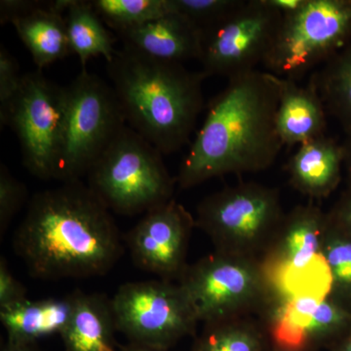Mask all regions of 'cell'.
<instances>
[{
  "mask_svg": "<svg viewBox=\"0 0 351 351\" xmlns=\"http://www.w3.org/2000/svg\"><path fill=\"white\" fill-rule=\"evenodd\" d=\"M13 248L29 276L43 280L105 276L123 254L110 210L82 181L32 196Z\"/></svg>",
  "mask_w": 351,
  "mask_h": 351,
  "instance_id": "6da1fadb",
  "label": "cell"
},
{
  "mask_svg": "<svg viewBox=\"0 0 351 351\" xmlns=\"http://www.w3.org/2000/svg\"><path fill=\"white\" fill-rule=\"evenodd\" d=\"M278 89L258 69L228 80L212 99L176 178L182 189L228 174L267 170L283 147L276 129Z\"/></svg>",
  "mask_w": 351,
  "mask_h": 351,
  "instance_id": "7a4b0ae2",
  "label": "cell"
},
{
  "mask_svg": "<svg viewBox=\"0 0 351 351\" xmlns=\"http://www.w3.org/2000/svg\"><path fill=\"white\" fill-rule=\"evenodd\" d=\"M107 71L130 128L163 156L189 144L204 108L202 71L126 47L117 50Z\"/></svg>",
  "mask_w": 351,
  "mask_h": 351,
  "instance_id": "3957f363",
  "label": "cell"
},
{
  "mask_svg": "<svg viewBox=\"0 0 351 351\" xmlns=\"http://www.w3.org/2000/svg\"><path fill=\"white\" fill-rule=\"evenodd\" d=\"M163 154L125 125L87 174L88 186L110 211L147 213L174 199L176 179Z\"/></svg>",
  "mask_w": 351,
  "mask_h": 351,
  "instance_id": "277c9868",
  "label": "cell"
},
{
  "mask_svg": "<svg viewBox=\"0 0 351 351\" xmlns=\"http://www.w3.org/2000/svg\"><path fill=\"white\" fill-rule=\"evenodd\" d=\"M284 215L278 189L242 182L201 201L195 228L209 237L215 252L261 260Z\"/></svg>",
  "mask_w": 351,
  "mask_h": 351,
  "instance_id": "5b68a950",
  "label": "cell"
},
{
  "mask_svg": "<svg viewBox=\"0 0 351 351\" xmlns=\"http://www.w3.org/2000/svg\"><path fill=\"white\" fill-rule=\"evenodd\" d=\"M178 282L202 324L262 316L277 294L260 258L219 252L189 265Z\"/></svg>",
  "mask_w": 351,
  "mask_h": 351,
  "instance_id": "8992f818",
  "label": "cell"
},
{
  "mask_svg": "<svg viewBox=\"0 0 351 351\" xmlns=\"http://www.w3.org/2000/svg\"><path fill=\"white\" fill-rule=\"evenodd\" d=\"M68 108L55 180L80 181L126 125L112 86L83 69L68 85Z\"/></svg>",
  "mask_w": 351,
  "mask_h": 351,
  "instance_id": "52a82bcc",
  "label": "cell"
},
{
  "mask_svg": "<svg viewBox=\"0 0 351 351\" xmlns=\"http://www.w3.org/2000/svg\"><path fill=\"white\" fill-rule=\"evenodd\" d=\"M350 43L351 0H306L283 16L263 64L267 73L297 82Z\"/></svg>",
  "mask_w": 351,
  "mask_h": 351,
  "instance_id": "ba28073f",
  "label": "cell"
},
{
  "mask_svg": "<svg viewBox=\"0 0 351 351\" xmlns=\"http://www.w3.org/2000/svg\"><path fill=\"white\" fill-rule=\"evenodd\" d=\"M117 331L131 343L169 350L195 336L199 321L184 288L176 281H136L120 286L110 300Z\"/></svg>",
  "mask_w": 351,
  "mask_h": 351,
  "instance_id": "9c48e42d",
  "label": "cell"
},
{
  "mask_svg": "<svg viewBox=\"0 0 351 351\" xmlns=\"http://www.w3.org/2000/svg\"><path fill=\"white\" fill-rule=\"evenodd\" d=\"M327 212L313 202L285 213L262 263L277 294L329 293V276L322 258Z\"/></svg>",
  "mask_w": 351,
  "mask_h": 351,
  "instance_id": "30bf717a",
  "label": "cell"
},
{
  "mask_svg": "<svg viewBox=\"0 0 351 351\" xmlns=\"http://www.w3.org/2000/svg\"><path fill=\"white\" fill-rule=\"evenodd\" d=\"M68 100V87L40 69L25 73L3 124L17 135L25 169L44 181L56 176Z\"/></svg>",
  "mask_w": 351,
  "mask_h": 351,
  "instance_id": "8fae6325",
  "label": "cell"
},
{
  "mask_svg": "<svg viewBox=\"0 0 351 351\" xmlns=\"http://www.w3.org/2000/svg\"><path fill=\"white\" fill-rule=\"evenodd\" d=\"M282 18L263 0H243L225 19L202 32L201 71L206 77L230 80L256 71L271 49Z\"/></svg>",
  "mask_w": 351,
  "mask_h": 351,
  "instance_id": "7c38bea8",
  "label": "cell"
},
{
  "mask_svg": "<svg viewBox=\"0 0 351 351\" xmlns=\"http://www.w3.org/2000/svg\"><path fill=\"white\" fill-rule=\"evenodd\" d=\"M261 317L272 345L292 350H328L351 327V309L329 293L276 294Z\"/></svg>",
  "mask_w": 351,
  "mask_h": 351,
  "instance_id": "4fadbf2b",
  "label": "cell"
},
{
  "mask_svg": "<svg viewBox=\"0 0 351 351\" xmlns=\"http://www.w3.org/2000/svg\"><path fill=\"white\" fill-rule=\"evenodd\" d=\"M195 216L175 199L145 214L124 240L138 269L165 280H180L188 267Z\"/></svg>",
  "mask_w": 351,
  "mask_h": 351,
  "instance_id": "5bb4252c",
  "label": "cell"
},
{
  "mask_svg": "<svg viewBox=\"0 0 351 351\" xmlns=\"http://www.w3.org/2000/svg\"><path fill=\"white\" fill-rule=\"evenodd\" d=\"M114 32L123 47L159 61L182 64L199 61L202 54V31L180 14H167Z\"/></svg>",
  "mask_w": 351,
  "mask_h": 351,
  "instance_id": "9a60e30c",
  "label": "cell"
},
{
  "mask_svg": "<svg viewBox=\"0 0 351 351\" xmlns=\"http://www.w3.org/2000/svg\"><path fill=\"white\" fill-rule=\"evenodd\" d=\"M343 168V144L326 135L300 145L285 170L293 189L311 199L321 200L339 188Z\"/></svg>",
  "mask_w": 351,
  "mask_h": 351,
  "instance_id": "2e32d148",
  "label": "cell"
},
{
  "mask_svg": "<svg viewBox=\"0 0 351 351\" xmlns=\"http://www.w3.org/2000/svg\"><path fill=\"white\" fill-rule=\"evenodd\" d=\"M278 89L276 129L283 145L293 147L326 136L327 110L311 77L306 86L272 75Z\"/></svg>",
  "mask_w": 351,
  "mask_h": 351,
  "instance_id": "e0dca14e",
  "label": "cell"
},
{
  "mask_svg": "<svg viewBox=\"0 0 351 351\" xmlns=\"http://www.w3.org/2000/svg\"><path fill=\"white\" fill-rule=\"evenodd\" d=\"M64 13L63 0L43 1L31 12L11 21L40 71L73 54Z\"/></svg>",
  "mask_w": 351,
  "mask_h": 351,
  "instance_id": "ac0fdd59",
  "label": "cell"
},
{
  "mask_svg": "<svg viewBox=\"0 0 351 351\" xmlns=\"http://www.w3.org/2000/svg\"><path fill=\"white\" fill-rule=\"evenodd\" d=\"M117 331L112 304L106 295L73 293V308L62 332L66 351H117Z\"/></svg>",
  "mask_w": 351,
  "mask_h": 351,
  "instance_id": "d6986e66",
  "label": "cell"
},
{
  "mask_svg": "<svg viewBox=\"0 0 351 351\" xmlns=\"http://www.w3.org/2000/svg\"><path fill=\"white\" fill-rule=\"evenodd\" d=\"M73 308V294L39 301L25 299L0 308V320L9 341L36 343L39 339L61 335L68 325Z\"/></svg>",
  "mask_w": 351,
  "mask_h": 351,
  "instance_id": "ffe728a7",
  "label": "cell"
},
{
  "mask_svg": "<svg viewBox=\"0 0 351 351\" xmlns=\"http://www.w3.org/2000/svg\"><path fill=\"white\" fill-rule=\"evenodd\" d=\"M272 341L261 316L248 315L203 324L191 351H270Z\"/></svg>",
  "mask_w": 351,
  "mask_h": 351,
  "instance_id": "44dd1931",
  "label": "cell"
},
{
  "mask_svg": "<svg viewBox=\"0 0 351 351\" xmlns=\"http://www.w3.org/2000/svg\"><path fill=\"white\" fill-rule=\"evenodd\" d=\"M66 31L73 54L80 58L82 69L92 58L103 56L112 61L117 50L115 38L94 10L91 2L66 0Z\"/></svg>",
  "mask_w": 351,
  "mask_h": 351,
  "instance_id": "7402d4cb",
  "label": "cell"
},
{
  "mask_svg": "<svg viewBox=\"0 0 351 351\" xmlns=\"http://www.w3.org/2000/svg\"><path fill=\"white\" fill-rule=\"evenodd\" d=\"M311 78L328 114L351 137V43L323 64Z\"/></svg>",
  "mask_w": 351,
  "mask_h": 351,
  "instance_id": "603a6c76",
  "label": "cell"
},
{
  "mask_svg": "<svg viewBox=\"0 0 351 351\" xmlns=\"http://www.w3.org/2000/svg\"><path fill=\"white\" fill-rule=\"evenodd\" d=\"M322 258L329 276V294L351 309V235L332 226L329 219Z\"/></svg>",
  "mask_w": 351,
  "mask_h": 351,
  "instance_id": "cb8c5ba5",
  "label": "cell"
},
{
  "mask_svg": "<svg viewBox=\"0 0 351 351\" xmlns=\"http://www.w3.org/2000/svg\"><path fill=\"white\" fill-rule=\"evenodd\" d=\"M94 10L113 31L128 29L173 13L171 0H91Z\"/></svg>",
  "mask_w": 351,
  "mask_h": 351,
  "instance_id": "d4e9b609",
  "label": "cell"
},
{
  "mask_svg": "<svg viewBox=\"0 0 351 351\" xmlns=\"http://www.w3.org/2000/svg\"><path fill=\"white\" fill-rule=\"evenodd\" d=\"M243 0H171L173 13L180 14L197 25L201 31L218 24Z\"/></svg>",
  "mask_w": 351,
  "mask_h": 351,
  "instance_id": "484cf974",
  "label": "cell"
},
{
  "mask_svg": "<svg viewBox=\"0 0 351 351\" xmlns=\"http://www.w3.org/2000/svg\"><path fill=\"white\" fill-rule=\"evenodd\" d=\"M27 198V189L4 164L0 167V234L3 237L14 217L24 206Z\"/></svg>",
  "mask_w": 351,
  "mask_h": 351,
  "instance_id": "4316f807",
  "label": "cell"
},
{
  "mask_svg": "<svg viewBox=\"0 0 351 351\" xmlns=\"http://www.w3.org/2000/svg\"><path fill=\"white\" fill-rule=\"evenodd\" d=\"M23 75L16 58L1 45L0 49V124L3 126L9 108L19 91Z\"/></svg>",
  "mask_w": 351,
  "mask_h": 351,
  "instance_id": "83f0119b",
  "label": "cell"
},
{
  "mask_svg": "<svg viewBox=\"0 0 351 351\" xmlns=\"http://www.w3.org/2000/svg\"><path fill=\"white\" fill-rule=\"evenodd\" d=\"M27 299V289L13 276L6 258H0V308Z\"/></svg>",
  "mask_w": 351,
  "mask_h": 351,
  "instance_id": "f1b7e54d",
  "label": "cell"
},
{
  "mask_svg": "<svg viewBox=\"0 0 351 351\" xmlns=\"http://www.w3.org/2000/svg\"><path fill=\"white\" fill-rule=\"evenodd\" d=\"M328 219L332 226L351 235V182L327 212Z\"/></svg>",
  "mask_w": 351,
  "mask_h": 351,
  "instance_id": "f546056e",
  "label": "cell"
},
{
  "mask_svg": "<svg viewBox=\"0 0 351 351\" xmlns=\"http://www.w3.org/2000/svg\"><path fill=\"white\" fill-rule=\"evenodd\" d=\"M38 0H1L0 1V20L1 24L11 23L15 18L25 15L40 5Z\"/></svg>",
  "mask_w": 351,
  "mask_h": 351,
  "instance_id": "4dcf8cb0",
  "label": "cell"
},
{
  "mask_svg": "<svg viewBox=\"0 0 351 351\" xmlns=\"http://www.w3.org/2000/svg\"><path fill=\"white\" fill-rule=\"evenodd\" d=\"M263 1L281 15L285 16L302 8L306 0H263Z\"/></svg>",
  "mask_w": 351,
  "mask_h": 351,
  "instance_id": "1f68e13d",
  "label": "cell"
},
{
  "mask_svg": "<svg viewBox=\"0 0 351 351\" xmlns=\"http://www.w3.org/2000/svg\"><path fill=\"white\" fill-rule=\"evenodd\" d=\"M328 351H351V327L348 332L339 338L334 345L330 346Z\"/></svg>",
  "mask_w": 351,
  "mask_h": 351,
  "instance_id": "d6a6232c",
  "label": "cell"
},
{
  "mask_svg": "<svg viewBox=\"0 0 351 351\" xmlns=\"http://www.w3.org/2000/svg\"><path fill=\"white\" fill-rule=\"evenodd\" d=\"M1 351H39L36 343H19L7 341Z\"/></svg>",
  "mask_w": 351,
  "mask_h": 351,
  "instance_id": "836d02e7",
  "label": "cell"
},
{
  "mask_svg": "<svg viewBox=\"0 0 351 351\" xmlns=\"http://www.w3.org/2000/svg\"><path fill=\"white\" fill-rule=\"evenodd\" d=\"M345 170L348 182H351V137H348L345 143Z\"/></svg>",
  "mask_w": 351,
  "mask_h": 351,
  "instance_id": "e575fe53",
  "label": "cell"
},
{
  "mask_svg": "<svg viewBox=\"0 0 351 351\" xmlns=\"http://www.w3.org/2000/svg\"><path fill=\"white\" fill-rule=\"evenodd\" d=\"M122 351H168L165 350H157V348H147V346H143L131 343L130 346H126Z\"/></svg>",
  "mask_w": 351,
  "mask_h": 351,
  "instance_id": "d590c367",
  "label": "cell"
},
{
  "mask_svg": "<svg viewBox=\"0 0 351 351\" xmlns=\"http://www.w3.org/2000/svg\"><path fill=\"white\" fill-rule=\"evenodd\" d=\"M270 351H314L308 350H292V348H281V346H277L272 345L271 350Z\"/></svg>",
  "mask_w": 351,
  "mask_h": 351,
  "instance_id": "8d00e7d4",
  "label": "cell"
}]
</instances>
